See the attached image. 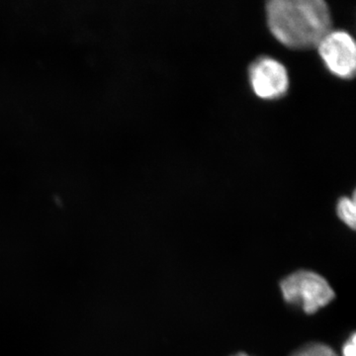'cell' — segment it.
Masks as SVG:
<instances>
[{"label": "cell", "mask_w": 356, "mask_h": 356, "mask_svg": "<svg viewBox=\"0 0 356 356\" xmlns=\"http://www.w3.org/2000/svg\"><path fill=\"white\" fill-rule=\"evenodd\" d=\"M266 13L274 38L292 50L316 48L332 30L325 0H266Z\"/></svg>", "instance_id": "6da1fadb"}, {"label": "cell", "mask_w": 356, "mask_h": 356, "mask_svg": "<svg viewBox=\"0 0 356 356\" xmlns=\"http://www.w3.org/2000/svg\"><path fill=\"white\" fill-rule=\"evenodd\" d=\"M318 55L325 67L341 79H350L356 70V44L350 33L331 30L318 42Z\"/></svg>", "instance_id": "3957f363"}, {"label": "cell", "mask_w": 356, "mask_h": 356, "mask_svg": "<svg viewBox=\"0 0 356 356\" xmlns=\"http://www.w3.org/2000/svg\"><path fill=\"white\" fill-rule=\"evenodd\" d=\"M356 337L355 334H351L350 337H348V341L344 343L343 346V353H341V355L343 356H355V350H356Z\"/></svg>", "instance_id": "52a82bcc"}, {"label": "cell", "mask_w": 356, "mask_h": 356, "mask_svg": "<svg viewBox=\"0 0 356 356\" xmlns=\"http://www.w3.org/2000/svg\"><path fill=\"white\" fill-rule=\"evenodd\" d=\"M283 298L290 305L298 307L307 315H313L334 299V290L320 274L299 270L280 282Z\"/></svg>", "instance_id": "7a4b0ae2"}, {"label": "cell", "mask_w": 356, "mask_h": 356, "mask_svg": "<svg viewBox=\"0 0 356 356\" xmlns=\"http://www.w3.org/2000/svg\"><path fill=\"white\" fill-rule=\"evenodd\" d=\"M233 356H250V355H248L247 353H236V355H233Z\"/></svg>", "instance_id": "ba28073f"}, {"label": "cell", "mask_w": 356, "mask_h": 356, "mask_svg": "<svg viewBox=\"0 0 356 356\" xmlns=\"http://www.w3.org/2000/svg\"><path fill=\"white\" fill-rule=\"evenodd\" d=\"M337 214L341 221L351 229H355L356 226V204L355 196L339 199L337 205Z\"/></svg>", "instance_id": "5b68a950"}, {"label": "cell", "mask_w": 356, "mask_h": 356, "mask_svg": "<svg viewBox=\"0 0 356 356\" xmlns=\"http://www.w3.org/2000/svg\"><path fill=\"white\" fill-rule=\"evenodd\" d=\"M248 81L254 95L264 100L280 99L290 86L286 67L271 57H259L250 65Z\"/></svg>", "instance_id": "277c9868"}, {"label": "cell", "mask_w": 356, "mask_h": 356, "mask_svg": "<svg viewBox=\"0 0 356 356\" xmlns=\"http://www.w3.org/2000/svg\"><path fill=\"white\" fill-rule=\"evenodd\" d=\"M291 356H339L329 346L320 343L306 344L303 348L295 351Z\"/></svg>", "instance_id": "8992f818"}]
</instances>
